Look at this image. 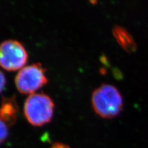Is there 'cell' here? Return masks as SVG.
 <instances>
[{"mask_svg":"<svg viewBox=\"0 0 148 148\" xmlns=\"http://www.w3.org/2000/svg\"><path fill=\"white\" fill-rule=\"evenodd\" d=\"M18 106L15 96L3 98L0 106V119L8 127L13 125L17 119Z\"/></svg>","mask_w":148,"mask_h":148,"instance_id":"obj_5","label":"cell"},{"mask_svg":"<svg viewBox=\"0 0 148 148\" xmlns=\"http://www.w3.org/2000/svg\"><path fill=\"white\" fill-rule=\"evenodd\" d=\"M28 60V53L20 41L8 40L0 44V66L9 71L24 67Z\"/></svg>","mask_w":148,"mask_h":148,"instance_id":"obj_4","label":"cell"},{"mask_svg":"<svg viewBox=\"0 0 148 148\" xmlns=\"http://www.w3.org/2000/svg\"><path fill=\"white\" fill-rule=\"evenodd\" d=\"M46 70L40 63L25 66L18 71L15 77V84L22 94H32L48 83Z\"/></svg>","mask_w":148,"mask_h":148,"instance_id":"obj_3","label":"cell"},{"mask_svg":"<svg viewBox=\"0 0 148 148\" xmlns=\"http://www.w3.org/2000/svg\"><path fill=\"white\" fill-rule=\"evenodd\" d=\"M50 148H70L67 145L62 143H54Z\"/></svg>","mask_w":148,"mask_h":148,"instance_id":"obj_9","label":"cell"},{"mask_svg":"<svg viewBox=\"0 0 148 148\" xmlns=\"http://www.w3.org/2000/svg\"><path fill=\"white\" fill-rule=\"evenodd\" d=\"M54 105L52 99L43 92L32 93L27 97L24 113L26 119L34 126H42L51 120Z\"/></svg>","mask_w":148,"mask_h":148,"instance_id":"obj_2","label":"cell"},{"mask_svg":"<svg viewBox=\"0 0 148 148\" xmlns=\"http://www.w3.org/2000/svg\"><path fill=\"white\" fill-rule=\"evenodd\" d=\"M6 79L4 73L0 70V93L3 90L4 86L6 85Z\"/></svg>","mask_w":148,"mask_h":148,"instance_id":"obj_8","label":"cell"},{"mask_svg":"<svg viewBox=\"0 0 148 148\" xmlns=\"http://www.w3.org/2000/svg\"><path fill=\"white\" fill-rule=\"evenodd\" d=\"M8 135V126L0 119V145L6 141Z\"/></svg>","mask_w":148,"mask_h":148,"instance_id":"obj_7","label":"cell"},{"mask_svg":"<svg viewBox=\"0 0 148 148\" xmlns=\"http://www.w3.org/2000/svg\"><path fill=\"white\" fill-rule=\"evenodd\" d=\"M114 35L119 43L123 48L128 51H133L136 48V44L132 36L123 28L120 26H115L113 29Z\"/></svg>","mask_w":148,"mask_h":148,"instance_id":"obj_6","label":"cell"},{"mask_svg":"<svg viewBox=\"0 0 148 148\" xmlns=\"http://www.w3.org/2000/svg\"><path fill=\"white\" fill-rule=\"evenodd\" d=\"M91 104L95 112L103 118H112L123 108V99L120 92L110 84H102L91 95Z\"/></svg>","mask_w":148,"mask_h":148,"instance_id":"obj_1","label":"cell"}]
</instances>
